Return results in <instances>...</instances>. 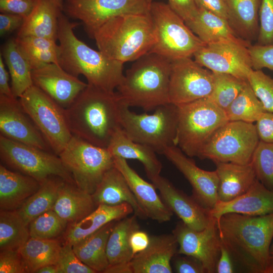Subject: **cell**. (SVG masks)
<instances>
[{
    "mask_svg": "<svg viewBox=\"0 0 273 273\" xmlns=\"http://www.w3.org/2000/svg\"><path fill=\"white\" fill-rule=\"evenodd\" d=\"M216 225L219 239L234 261L249 272L269 273L273 213L248 216L222 215Z\"/></svg>",
    "mask_w": 273,
    "mask_h": 273,
    "instance_id": "6da1fadb",
    "label": "cell"
},
{
    "mask_svg": "<svg viewBox=\"0 0 273 273\" xmlns=\"http://www.w3.org/2000/svg\"><path fill=\"white\" fill-rule=\"evenodd\" d=\"M122 105L118 92H108L88 84L74 102L65 109L73 135L93 145L107 148L121 127Z\"/></svg>",
    "mask_w": 273,
    "mask_h": 273,
    "instance_id": "7a4b0ae2",
    "label": "cell"
},
{
    "mask_svg": "<svg viewBox=\"0 0 273 273\" xmlns=\"http://www.w3.org/2000/svg\"><path fill=\"white\" fill-rule=\"evenodd\" d=\"M80 24L70 22L66 16L60 13L58 30L59 65L74 76L83 75L89 85L114 92L123 78L124 63L92 49L79 39L73 30Z\"/></svg>",
    "mask_w": 273,
    "mask_h": 273,
    "instance_id": "3957f363",
    "label": "cell"
},
{
    "mask_svg": "<svg viewBox=\"0 0 273 273\" xmlns=\"http://www.w3.org/2000/svg\"><path fill=\"white\" fill-rule=\"evenodd\" d=\"M171 62L150 52L135 61L117 87L122 104L150 111L169 103Z\"/></svg>",
    "mask_w": 273,
    "mask_h": 273,
    "instance_id": "277c9868",
    "label": "cell"
},
{
    "mask_svg": "<svg viewBox=\"0 0 273 273\" xmlns=\"http://www.w3.org/2000/svg\"><path fill=\"white\" fill-rule=\"evenodd\" d=\"M92 39L110 58L123 63L135 61L149 53L155 41L150 13L114 17L97 29Z\"/></svg>",
    "mask_w": 273,
    "mask_h": 273,
    "instance_id": "5b68a950",
    "label": "cell"
},
{
    "mask_svg": "<svg viewBox=\"0 0 273 273\" xmlns=\"http://www.w3.org/2000/svg\"><path fill=\"white\" fill-rule=\"evenodd\" d=\"M177 108L175 145L187 156L197 157L208 140L229 120L224 110L208 98Z\"/></svg>",
    "mask_w": 273,
    "mask_h": 273,
    "instance_id": "8992f818",
    "label": "cell"
},
{
    "mask_svg": "<svg viewBox=\"0 0 273 273\" xmlns=\"http://www.w3.org/2000/svg\"><path fill=\"white\" fill-rule=\"evenodd\" d=\"M177 120V106L171 103L158 107L152 114H136L122 104L120 108L121 125L126 135L158 153L176 146Z\"/></svg>",
    "mask_w": 273,
    "mask_h": 273,
    "instance_id": "52a82bcc",
    "label": "cell"
},
{
    "mask_svg": "<svg viewBox=\"0 0 273 273\" xmlns=\"http://www.w3.org/2000/svg\"><path fill=\"white\" fill-rule=\"evenodd\" d=\"M150 13L155 35V41L150 53L158 54L172 61L192 58L206 45L168 4L153 2Z\"/></svg>",
    "mask_w": 273,
    "mask_h": 273,
    "instance_id": "ba28073f",
    "label": "cell"
},
{
    "mask_svg": "<svg viewBox=\"0 0 273 273\" xmlns=\"http://www.w3.org/2000/svg\"><path fill=\"white\" fill-rule=\"evenodd\" d=\"M59 156L76 187L91 195L105 173L114 167V157L107 148L74 135Z\"/></svg>",
    "mask_w": 273,
    "mask_h": 273,
    "instance_id": "9c48e42d",
    "label": "cell"
},
{
    "mask_svg": "<svg viewBox=\"0 0 273 273\" xmlns=\"http://www.w3.org/2000/svg\"><path fill=\"white\" fill-rule=\"evenodd\" d=\"M259 141L254 123L229 121L208 140L197 157L214 163L247 164Z\"/></svg>",
    "mask_w": 273,
    "mask_h": 273,
    "instance_id": "30bf717a",
    "label": "cell"
},
{
    "mask_svg": "<svg viewBox=\"0 0 273 273\" xmlns=\"http://www.w3.org/2000/svg\"><path fill=\"white\" fill-rule=\"evenodd\" d=\"M19 100L51 150L59 156L73 136L65 109L34 84Z\"/></svg>",
    "mask_w": 273,
    "mask_h": 273,
    "instance_id": "8fae6325",
    "label": "cell"
},
{
    "mask_svg": "<svg viewBox=\"0 0 273 273\" xmlns=\"http://www.w3.org/2000/svg\"><path fill=\"white\" fill-rule=\"evenodd\" d=\"M0 157L6 165L34 178L40 184L50 177L57 176L74 184L71 174L55 154L0 135Z\"/></svg>",
    "mask_w": 273,
    "mask_h": 273,
    "instance_id": "7c38bea8",
    "label": "cell"
},
{
    "mask_svg": "<svg viewBox=\"0 0 273 273\" xmlns=\"http://www.w3.org/2000/svg\"><path fill=\"white\" fill-rule=\"evenodd\" d=\"M145 0H65L62 11L83 24L93 38L95 32L109 20L130 14L150 13Z\"/></svg>",
    "mask_w": 273,
    "mask_h": 273,
    "instance_id": "4fadbf2b",
    "label": "cell"
},
{
    "mask_svg": "<svg viewBox=\"0 0 273 273\" xmlns=\"http://www.w3.org/2000/svg\"><path fill=\"white\" fill-rule=\"evenodd\" d=\"M213 85L212 72L192 58L171 62L169 103L177 106L208 98L212 93Z\"/></svg>",
    "mask_w": 273,
    "mask_h": 273,
    "instance_id": "5bb4252c",
    "label": "cell"
},
{
    "mask_svg": "<svg viewBox=\"0 0 273 273\" xmlns=\"http://www.w3.org/2000/svg\"><path fill=\"white\" fill-rule=\"evenodd\" d=\"M172 234L178 244L177 254L198 259L205 273L216 272L221 246L216 219L212 217L208 225L201 231L189 227L181 220L177 223Z\"/></svg>",
    "mask_w": 273,
    "mask_h": 273,
    "instance_id": "9a60e30c",
    "label": "cell"
},
{
    "mask_svg": "<svg viewBox=\"0 0 273 273\" xmlns=\"http://www.w3.org/2000/svg\"><path fill=\"white\" fill-rule=\"evenodd\" d=\"M248 47L234 42L206 44L194 55L195 61L212 72L248 80L253 70Z\"/></svg>",
    "mask_w": 273,
    "mask_h": 273,
    "instance_id": "2e32d148",
    "label": "cell"
},
{
    "mask_svg": "<svg viewBox=\"0 0 273 273\" xmlns=\"http://www.w3.org/2000/svg\"><path fill=\"white\" fill-rule=\"evenodd\" d=\"M163 154L190 183L192 188V196L204 208L211 210L218 201L219 179L216 171L199 168L176 146L168 147Z\"/></svg>",
    "mask_w": 273,
    "mask_h": 273,
    "instance_id": "e0dca14e",
    "label": "cell"
},
{
    "mask_svg": "<svg viewBox=\"0 0 273 273\" xmlns=\"http://www.w3.org/2000/svg\"><path fill=\"white\" fill-rule=\"evenodd\" d=\"M0 132L12 140L47 151L51 150L15 97L0 95Z\"/></svg>",
    "mask_w": 273,
    "mask_h": 273,
    "instance_id": "ac0fdd59",
    "label": "cell"
},
{
    "mask_svg": "<svg viewBox=\"0 0 273 273\" xmlns=\"http://www.w3.org/2000/svg\"><path fill=\"white\" fill-rule=\"evenodd\" d=\"M31 74L33 84L64 109L69 107L88 85L54 63L33 69Z\"/></svg>",
    "mask_w": 273,
    "mask_h": 273,
    "instance_id": "d6986e66",
    "label": "cell"
},
{
    "mask_svg": "<svg viewBox=\"0 0 273 273\" xmlns=\"http://www.w3.org/2000/svg\"><path fill=\"white\" fill-rule=\"evenodd\" d=\"M150 180L159 191L161 198L168 208L189 227L201 231L210 222L212 216L192 196L177 189L167 178L160 174Z\"/></svg>",
    "mask_w": 273,
    "mask_h": 273,
    "instance_id": "ffe728a7",
    "label": "cell"
},
{
    "mask_svg": "<svg viewBox=\"0 0 273 273\" xmlns=\"http://www.w3.org/2000/svg\"><path fill=\"white\" fill-rule=\"evenodd\" d=\"M113 157L114 166L125 177L147 218L160 223L170 220L173 213L157 194L154 185L142 178L129 165L126 159Z\"/></svg>",
    "mask_w": 273,
    "mask_h": 273,
    "instance_id": "44dd1931",
    "label": "cell"
},
{
    "mask_svg": "<svg viewBox=\"0 0 273 273\" xmlns=\"http://www.w3.org/2000/svg\"><path fill=\"white\" fill-rule=\"evenodd\" d=\"M178 248L172 234L150 237L148 246L135 255L130 262L132 273L172 272L171 261Z\"/></svg>",
    "mask_w": 273,
    "mask_h": 273,
    "instance_id": "7402d4cb",
    "label": "cell"
},
{
    "mask_svg": "<svg viewBox=\"0 0 273 273\" xmlns=\"http://www.w3.org/2000/svg\"><path fill=\"white\" fill-rule=\"evenodd\" d=\"M218 220L223 214L236 213L248 216H261L273 213V191L257 179L243 195L228 202L218 201L209 211Z\"/></svg>",
    "mask_w": 273,
    "mask_h": 273,
    "instance_id": "603a6c76",
    "label": "cell"
},
{
    "mask_svg": "<svg viewBox=\"0 0 273 273\" xmlns=\"http://www.w3.org/2000/svg\"><path fill=\"white\" fill-rule=\"evenodd\" d=\"M92 196L96 207L127 203L132 206L137 217L147 218L125 177L115 166L105 173Z\"/></svg>",
    "mask_w": 273,
    "mask_h": 273,
    "instance_id": "cb8c5ba5",
    "label": "cell"
},
{
    "mask_svg": "<svg viewBox=\"0 0 273 273\" xmlns=\"http://www.w3.org/2000/svg\"><path fill=\"white\" fill-rule=\"evenodd\" d=\"M185 23L206 44L234 42L248 47L251 44L237 35L227 19L204 9L198 8L195 17Z\"/></svg>",
    "mask_w": 273,
    "mask_h": 273,
    "instance_id": "d4e9b609",
    "label": "cell"
},
{
    "mask_svg": "<svg viewBox=\"0 0 273 273\" xmlns=\"http://www.w3.org/2000/svg\"><path fill=\"white\" fill-rule=\"evenodd\" d=\"M134 213L132 206L127 203L118 205H98L81 220L70 223L65 234V240L72 245L94 234L106 224L119 220Z\"/></svg>",
    "mask_w": 273,
    "mask_h": 273,
    "instance_id": "484cf974",
    "label": "cell"
},
{
    "mask_svg": "<svg viewBox=\"0 0 273 273\" xmlns=\"http://www.w3.org/2000/svg\"><path fill=\"white\" fill-rule=\"evenodd\" d=\"M219 183L218 201L228 202L246 193L256 180L251 163L239 164L230 162H215Z\"/></svg>",
    "mask_w": 273,
    "mask_h": 273,
    "instance_id": "4316f807",
    "label": "cell"
},
{
    "mask_svg": "<svg viewBox=\"0 0 273 273\" xmlns=\"http://www.w3.org/2000/svg\"><path fill=\"white\" fill-rule=\"evenodd\" d=\"M40 184L34 178L0 165L1 210H16L39 188Z\"/></svg>",
    "mask_w": 273,
    "mask_h": 273,
    "instance_id": "83f0119b",
    "label": "cell"
},
{
    "mask_svg": "<svg viewBox=\"0 0 273 273\" xmlns=\"http://www.w3.org/2000/svg\"><path fill=\"white\" fill-rule=\"evenodd\" d=\"M62 11L50 0H35L32 11L18 29L17 37L36 36L56 41L58 19Z\"/></svg>",
    "mask_w": 273,
    "mask_h": 273,
    "instance_id": "f1b7e54d",
    "label": "cell"
},
{
    "mask_svg": "<svg viewBox=\"0 0 273 273\" xmlns=\"http://www.w3.org/2000/svg\"><path fill=\"white\" fill-rule=\"evenodd\" d=\"M107 148L113 157L141 162L149 179L160 174L162 165L156 152L151 147L131 140L122 128L114 134Z\"/></svg>",
    "mask_w": 273,
    "mask_h": 273,
    "instance_id": "f546056e",
    "label": "cell"
},
{
    "mask_svg": "<svg viewBox=\"0 0 273 273\" xmlns=\"http://www.w3.org/2000/svg\"><path fill=\"white\" fill-rule=\"evenodd\" d=\"M65 181L52 209L66 222L78 221L97 207L91 194Z\"/></svg>",
    "mask_w": 273,
    "mask_h": 273,
    "instance_id": "4dcf8cb0",
    "label": "cell"
},
{
    "mask_svg": "<svg viewBox=\"0 0 273 273\" xmlns=\"http://www.w3.org/2000/svg\"><path fill=\"white\" fill-rule=\"evenodd\" d=\"M229 23L241 38L251 42L257 40L259 28L261 0H224Z\"/></svg>",
    "mask_w": 273,
    "mask_h": 273,
    "instance_id": "1f68e13d",
    "label": "cell"
},
{
    "mask_svg": "<svg viewBox=\"0 0 273 273\" xmlns=\"http://www.w3.org/2000/svg\"><path fill=\"white\" fill-rule=\"evenodd\" d=\"M115 221L106 224L91 235L72 244L79 259L96 272H104L109 266L107 243Z\"/></svg>",
    "mask_w": 273,
    "mask_h": 273,
    "instance_id": "d6a6232c",
    "label": "cell"
},
{
    "mask_svg": "<svg viewBox=\"0 0 273 273\" xmlns=\"http://www.w3.org/2000/svg\"><path fill=\"white\" fill-rule=\"evenodd\" d=\"M140 229L134 214L115 223L107 243V255L109 266L130 263L134 255L130 246L132 233Z\"/></svg>",
    "mask_w": 273,
    "mask_h": 273,
    "instance_id": "836d02e7",
    "label": "cell"
},
{
    "mask_svg": "<svg viewBox=\"0 0 273 273\" xmlns=\"http://www.w3.org/2000/svg\"><path fill=\"white\" fill-rule=\"evenodd\" d=\"M1 54L9 69L12 93L15 98H19L33 84L32 69L20 51L15 38L6 42Z\"/></svg>",
    "mask_w": 273,
    "mask_h": 273,
    "instance_id": "e575fe53",
    "label": "cell"
},
{
    "mask_svg": "<svg viewBox=\"0 0 273 273\" xmlns=\"http://www.w3.org/2000/svg\"><path fill=\"white\" fill-rule=\"evenodd\" d=\"M61 246L56 239L31 237L19 250L27 272L34 273L38 268L56 264Z\"/></svg>",
    "mask_w": 273,
    "mask_h": 273,
    "instance_id": "d590c367",
    "label": "cell"
},
{
    "mask_svg": "<svg viewBox=\"0 0 273 273\" xmlns=\"http://www.w3.org/2000/svg\"><path fill=\"white\" fill-rule=\"evenodd\" d=\"M64 180L51 176L41 184L39 189L17 210L27 224L42 213L52 210Z\"/></svg>",
    "mask_w": 273,
    "mask_h": 273,
    "instance_id": "8d00e7d4",
    "label": "cell"
},
{
    "mask_svg": "<svg viewBox=\"0 0 273 273\" xmlns=\"http://www.w3.org/2000/svg\"><path fill=\"white\" fill-rule=\"evenodd\" d=\"M15 40L32 70L48 64H59L60 48L56 40L31 36L17 37Z\"/></svg>",
    "mask_w": 273,
    "mask_h": 273,
    "instance_id": "74e56055",
    "label": "cell"
},
{
    "mask_svg": "<svg viewBox=\"0 0 273 273\" xmlns=\"http://www.w3.org/2000/svg\"><path fill=\"white\" fill-rule=\"evenodd\" d=\"M29 238L28 224L17 210H1L0 250H18Z\"/></svg>",
    "mask_w": 273,
    "mask_h": 273,
    "instance_id": "f35d334b",
    "label": "cell"
},
{
    "mask_svg": "<svg viewBox=\"0 0 273 273\" xmlns=\"http://www.w3.org/2000/svg\"><path fill=\"white\" fill-rule=\"evenodd\" d=\"M229 121L256 122L265 112L248 81L236 99L224 111Z\"/></svg>",
    "mask_w": 273,
    "mask_h": 273,
    "instance_id": "ab89813d",
    "label": "cell"
},
{
    "mask_svg": "<svg viewBox=\"0 0 273 273\" xmlns=\"http://www.w3.org/2000/svg\"><path fill=\"white\" fill-rule=\"evenodd\" d=\"M212 73L213 89L208 98L225 111L240 93L248 80L229 74Z\"/></svg>",
    "mask_w": 273,
    "mask_h": 273,
    "instance_id": "60d3db41",
    "label": "cell"
},
{
    "mask_svg": "<svg viewBox=\"0 0 273 273\" xmlns=\"http://www.w3.org/2000/svg\"><path fill=\"white\" fill-rule=\"evenodd\" d=\"M67 222L53 210H49L32 220L28 224L30 237L52 239L65 230Z\"/></svg>",
    "mask_w": 273,
    "mask_h": 273,
    "instance_id": "b9f144b4",
    "label": "cell"
},
{
    "mask_svg": "<svg viewBox=\"0 0 273 273\" xmlns=\"http://www.w3.org/2000/svg\"><path fill=\"white\" fill-rule=\"evenodd\" d=\"M251 163L257 179L273 191V143L259 141L253 155Z\"/></svg>",
    "mask_w": 273,
    "mask_h": 273,
    "instance_id": "7bdbcfd3",
    "label": "cell"
},
{
    "mask_svg": "<svg viewBox=\"0 0 273 273\" xmlns=\"http://www.w3.org/2000/svg\"><path fill=\"white\" fill-rule=\"evenodd\" d=\"M248 81L266 112H273V78L261 70H253Z\"/></svg>",
    "mask_w": 273,
    "mask_h": 273,
    "instance_id": "ee69618b",
    "label": "cell"
},
{
    "mask_svg": "<svg viewBox=\"0 0 273 273\" xmlns=\"http://www.w3.org/2000/svg\"><path fill=\"white\" fill-rule=\"evenodd\" d=\"M59 273H96L82 262L74 252L72 245L66 242L61 246L56 264Z\"/></svg>",
    "mask_w": 273,
    "mask_h": 273,
    "instance_id": "f6af8a7d",
    "label": "cell"
},
{
    "mask_svg": "<svg viewBox=\"0 0 273 273\" xmlns=\"http://www.w3.org/2000/svg\"><path fill=\"white\" fill-rule=\"evenodd\" d=\"M259 28L256 44L273 43V0H261L259 11Z\"/></svg>",
    "mask_w": 273,
    "mask_h": 273,
    "instance_id": "bcb514c9",
    "label": "cell"
},
{
    "mask_svg": "<svg viewBox=\"0 0 273 273\" xmlns=\"http://www.w3.org/2000/svg\"><path fill=\"white\" fill-rule=\"evenodd\" d=\"M248 49L253 70L267 68L273 71V43L251 44Z\"/></svg>",
    "mask_w": 273,
    "mask_h": 273,
    "instance_id": "7dc6e473",
    "label": "cell"
},
{
    "mask_svg": "<svg viewBox=\"0 0 273 273\" xmlns=\"http://www.w3.org/2000/svg\"><path fill=\"white\" fill-rule=\"evenodd\" d=\"M27 270L18 250L5 249L0 252V273H26Z\"/></svg>",
    "mask_w": 273,
    "mask_h": 273,
    "instance_id": "c3c4849f",
    "label": "cell"
},
{
    "mask_svg": "<svg viewBox=\"0 0 273 273\" xmlns=\"http://www.w3.org/2000/svg\"><path fill=\"white\" fill-rule=\"evenodd\" d=\"M35 0H0V11L18 15L25 19L32 11Z\"/></svg>",
    "mask_w": 273,
    "mask_h": 273,
    "instance_id": "681fc988",
    "label": "cell"
},
{
    "mask_svg": "<svg viewBox=\"0 0 273 273\" xmlns=\"http://www.w3.org/2000/svg\"><path fill=\"white\" fill-rule=\"evenodd\" d=\"M177 254L174 256L173 265L177 273H205L202 263L192 256Z\"/></svg>",
    "mask_w": 273,
    "mask_h": 273,
    "instance_id": "f907efd6",
    "label": "cell"
},
{
    "mask_svg": "<svg viewBox=\"0 0 273 273\" xmlns=\"http://www.w3.org/2000/svg\"><path fill=\"white\" fill-rule=\"evenodd\" d=\"M168 5L185 22L194 18L198 11L195 0H168Z\"/></svg>",
    "mask_w": 273,
    "mask_h": 273,
    "instance_id": "816d5d0a",
    "label": "cell"
},
{
    "mask_svg": "<svg viewBox=\"0 0 273 273\" xmlns=\"http://www.w3.org/2000/svg\"><path fill=\"white\" fill-rule=\"evenodd\" d=\"M255 125L259 140L273 143V112L263 113Z\"/></svg>",
    "mask_w": 273,
    "mask_h": 273,
    "instance_id": "f5cc1de1",
    "label": "cell"
},
{
    "mask_svg": "<svg viewBox=\"0 0 273 273\" xmlns=\"http://www.w3.org/2000/svg\"><path fill=\"white\" fill-rule=\"evenodd\" d=\"M24 18L19 15L1 13L0 14V35L4 36L22 25Z\"/></svg>",
    "mask_w": 273,
    "mask_h": 273,
    "instance_id": "db71d44e",
    "label": "cell"
},
{
    "mask_svg": "<svg viewBox=\"0 0 273 273\" xmlns=\"http://www.w3.org/2000/svg\"><path fill=\"white\" fill-rule=\"evenodd\" d=\"M198 8L204 9L228 19V9L224 0H195Z\"/></svg>",
    "mask_w": 273,
    "mask_h": 273,
    "instance_id": "11a10c76",
    "label": "cell"
},
{
    "mask_svg": "<svg viewBox=\"0 0 273 273\" xmlns=\"http://www.w3.org/2000/svg\"><path fill=\"white\" fill-rule=\"evenodd\" d=\"M150 237L139 229L134 231L130 237V246L134 255L143 251L148 246Z\"/></svg>",
    "mask_w": 273,
    "mask_h": 273,
    "instance_id": "9f6ffc18",
    "label": "cell"
},
{
    "mask_svg": "<svg viewBox=\"0 0 273 273\" xmlns=\"http://www.w3.org/2000/svg\"><path fill=\"white\" fill-rule=\"evenodd\" d=\"M233 261V260L230 254L221 243L220 255L216 264V272H234Z\"/></svg>",
    "mask_w": 273,
    "mask_h": 273,
    "instance_id": "6f0895ef",
    "label": "cell"
},
{
    "mask_svg": "<svg viewBox=\"0 0 273 273\" xmlns=\"http://www.w3.org/2000/svg\"><path fill=\"white\" fill-rule=\"evenodd\" d=\"M9 72L6 70L3 58L0 54V95L15 97L9 83Z\"/></svg>",
    "mask_w": 273,
    "mask_h": 273,
    "instance_id": "680465c9",
    "label": "cell"
},
{
    "mask_svg": "<svg viewBox=\"0 0 273 273\" xmlns=\"http://www.w3.org/2000/svg\"><path fill=\"white\" fill-rule=\"evenodd\" d=\"M34 273H59L56 264H49L42 266Z\"/></svg>",
    "mask_w": 273,
    "mask_h": 273,
    "instance_id": "91938a15",
    "label": "cell"
},
{
    "mask_svg": "<svg viewBox=\"0 0 273 273\" xmlns=\"http://www.w3.org/2000/svg\"><path fill=\"white\" fill-rule=\"evenodd\" d=\"M270 254L271 257V265L269 273H273V243L270 246Z\"/></svg>",
    "mask_w": 273,
    "mask_h": 273,
    "instance_id": "94428289",
    "label": "cell"
},
{
    "mask_svg": "<svg viewBox=\"0 0 273 273\" xmlns=\"http://www.w3.org/2000/svg\"><path fill=\"white\" fill-rule=\"evenodd\" d=\"M54 4H55L57 6L60 8L62 11L63 9L64 1L63 0H50Z\"/></svg>",
    "mask_w": 273,
    "mask_h": 273,
    "instance_id": "6125c7cd",
    "label": "cell"
},
{
    "mask_svg": "<svg viewBox=\"0 0 273 273\" xmlns=\"http://www.w3.org/2000/svg\"><path fill=\"white\" fill-rule=\"evenodd\" d=\"M145 1L147 2V3L151 6V4L153 2V0H145Z\"/></svg>",
    "mask_w": 273,
    "mask_h": 273,
    "instance_id": "be15d7a7",
    "label": "cell"
}]
</instances>
